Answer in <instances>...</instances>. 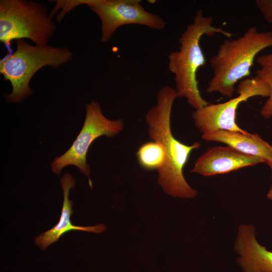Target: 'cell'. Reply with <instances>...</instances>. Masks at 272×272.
Segmentation results:
<instances>
[{
    "label": "cell",
    "mask_w": 272,
    "mask_h": 272,
    "mask_svg": "<svg viewBox=\"0 0 272 272\" xmlns=\"http://www.w3.org/2000/svg\"><path fill=\"white\" fill-rule=\"evenodd\" d=\"M137 157L139 165L147 170L158 171L164 166L166 161L162 146L154 141L142 144L137 151Z\"/></svg>",
    "instance_id": "4fadbf2b"
},
{
    "label": "cell",
    "mask_w": 272,
    "mask_h": 272,
    "mask_svg": "<svg viewBox=\"0 0 272 272\" xmlns=\"http://www.w3.org/2000/svg\"><path fill=\"white\" fill-rule=\"evenodd\" d=\"M270 47H272V32L259 31L255 26L250 27L236 39L227 38L210 58L213 76L208 83L207 92H218L231 98L236 91V84L250 75L257 54Z\"/></svg>",
    "instance_id": "3957f363"
},
{
    "label": "cell",
    "mask_w": 272,
    "mask_h": 272,
    "mask_svg": "<svg viewBox=\"0 0 272 272\" xmlns=\"http://www.w3.org/2000/svg\"><path fill=\"white\" fill-rule=\"evenodd\" d=\"M234 249L238 254L236 262L244 272H272V251L256 240L253 225L239 226Z\"/></svg>",
    "instance_id": "30bf717a"
},
{
    "label": "cell",
    "mask_w": 272,
    "mask_h": 272,
    "mask_svg": "<svg viewBox=\"0 0 272 272\" xmlns=\"http://www.w3.org/2000/svg\"><path fill=\"white\" fill-rule=\"evenodd\" d=\"M201 138L207 141L224 143L242 153L260 157L266 164L272 160V146L257 133L219 130L202 133Z\"/></svg>",
    "instance_id": "7c38bea8"
},
{
    "label": "cell",
    "mask_w": 272,
    "mask_h": 272,
    "mask_svg": "<svg viewBox=\"0 0 272 272\" xmlns=\"http://www.w3.org/2000/svg\"><path fill=\"white\" fill-rule=\"evenodd\" d=\"M261 163L265 161L260 157L242 153L229 146H216L209 148L196 160L191 172L210 176Z\"/></svg>",
    "instance_id": "9c48e42d"
},
{
    "label": "cell",
    "mask_w": 272,
    "mask_h": 272,
    "mask_svg": "<svg viewBox=\"0 0 272 272\" xmlns=\"http://www.w3.org/2000/svg\"><path fill=\"white\" fill-rule=\"evenodd\" d=\"M211 17L205 16L201 10L196 11L193 22L186 26L179 37L178 50L168 55V69L174 75L177 97L184 98L195 109L209 104L199 92L196 79L197 72L206 62V57L199 44L202 36L219 33L226 38L234 35L212 25Z\"/></svg>",
    "instance_id": "7a4b0ae2"
},
{
    "label": "cell",
    "mask_w": 272,
    "mask_h": 272,
    "mask_svg": "<svg viewBox=\"0 0 272 272\" xmlns=\"http://www.w3.org/2000/svg\"><path fill=\"white\" fill-rule=\"evenodd\" d=\"M60 183L63 191V201L59 220L53 228L40 234L34 239L35 244L43 250L55 243L62 235L69 231H83L101 234L106 228L103 224L87 227L73 224L71 218L74 213L73 201L69 199V196L70 190L75 187L76 181L71 174L66 173L61 177Z\"/></svg>",
    "instance_id": "8fae6325"
},
{
    "label": "cell",
    "mask_w": 272,
    "mask_h": 272,
    "mask_svg": "<svg viewBox=\"0 0 272 272\" xmlns=\"http://www.w3.org/2000/svg\"><path fill=\"white\" fill-rule=\"evenodd\" d=\"M256 61L260 68L254 77L265 83L270 90L269 96L260 111L261 115L268 119L272 117V52L258 56Z\"/></svg>",
    "instance_id": "5bb4252c"
},
{
    "label": "cell",
    "mask_w": 272,
    "mask_h": 272,
    "mask_svg": "<svg viewBox=\"0 0 272 272\" xmlns=\"http://www.w3.org/2000/svg\"><path fill=\"white\" fill-rule=\"evenodd\" d=\"M177 97L175 88L169 86L161 88L157 95V104L147 112L145 120L150 138L159 143L165 153V165L157 171L158 183L168 195L192 198L197 196V191L187 182L183 171L191 152L198 149L200 144L195 142L191 145H185L173 135L171 113Z\"/></svg>",
    "instance_id": "6da1fadb"
},
{
    "label": "cell",
    "mask_w": 272,
    "mask_h": 272,
    "mask_svg": "<svg viewBox=\"0 0 272 272\" xmlns=\"http://www.w3.org/2000/svg\"><path fill=\"white\" fill-rule=\"evenodd\" d=\"M255 4L264 20L272 24V0H256Z\"/></svg>",
    "instance_id": "9a60e30c"
},
{
    "label": "cell",
    "mask_w": 272,
    "mask_h": 272,
    "mask_svg": "<svg viewBox=\"0 0 272 272\" xmlns=\"http://www.w3.org/2000/svg\"><path fill=\"white\" fill-rule=\"evenodd\" d=\"M236 91L238 94L236 97L223 103H209L192 112L194 125L202 134L219 130L248 132L239 127L236 122L239 105L254 96L268 97L270 90L265 83L253 77L240 81Z\"/></svg>",
    "instance_id": "52a82bcc"
},
{
    "label": "cell",
    "mask_w": 272,
    "mask_h": 272,
    "mask_svg": "<svg viewBox=\"0 0 272 272\" xmlns=\"http://www.w3.org/2000/svg\"><path fill=\"white\" fill-rule=\"evenodd\" d=\"M73 54L66 47L32 45L16 40V50L0 60V73L11 83L10 94L4 95L8 102L19 103L31 95L30 83L39 70L46 66L58 69L71 60Z\"/></svg>",
    "instance_id": "277c9868"
},
{
    "label": "cell",
    "mask_w": 272,
    "mask_h": 272,
    "mask_svg": "<svg viewBox=\"0 0 272 272\" xmlns=\"http://www.w3.org/2000/svg\"><path fill=\"white\" fill-rule=\"evenodd\" d=\"M85 118L79 134L65 153L54 158L51 167L54 174L59 175L65 167L75 166L88 178L90 186L92 188L90 167L87 162L88 150L98 138L103 135L111 138L118 134L123 128L124 120L106 118L102 112L100 104L95 100L85 103Z\"/></svg>",
    "instance_id": "8992f818"
},
{
    "label": "cell",
    "mask_w": 272,
    "mask_h": 272,
    "mask_svg": "<svg viewBox=\"0 0 272 272\" xmlns=\"http://www.w3.org/2000/svg\"><path fill=\"white\" fill-rule=\"evenodd\" d=\"M139 0H85L101 22V41L108 42L121 26L138 24L161 30L165 22L158 15L147 11Z\"/></svg>",
    "instance_id": "ba28073f"
},
{
    "label": "cell",
    "mask_w": 272,
    "mask_h": 272,
    "mask_svg": "<svg viewBox=\"0 0 272 272\" xmlns=\"http://www.w3.org/2000/svg\"><path fill=\"white\" fill-rule=\"evenodd\" d=\"M267 164L269 166L272 171V160L268 162ZM266 196L269 199L272 200V184L266 194Z\"/></svg>",
    "instance_id": "2e32d148"
},
{
    "label": "cell",
    "mask_w": 272,
    "mask_h": 272,
    "mask_svg": "<svg viewBox=\"0 0 272 272\" xmlns=\"http://www.w3.org/2000/svg\"><path fill=\"white\" fill-rule=\"evenodd\" d=\"M45 4L32 0L0 1V41L12 53L13 40L28 39L48 44L57 28Z\"/></svg>",
    "instance_id": "5b68a950"
}]
</instances>
